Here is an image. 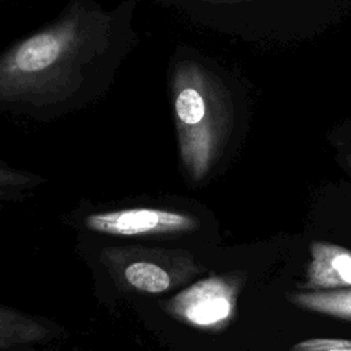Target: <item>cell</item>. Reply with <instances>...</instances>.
<instances>
[{"mask_svg": "<svg viewBox=\"0 0 351 351\" xmlns=\"http://www.w3.org/2000/svg\"><path fill=\"white\" fill-rule=\"evenodd\" d=\"M137 0H66L49 22L0 51V112L51 122L103 99L140 37Z\"/></svg>", "mask_w": 351, "mask_h": 351, "instance_id": "1", "label": "cell"}, {"mask_svg": "<svg viewBox=\"0 0 351 351\" xmlns=\"http://www.w3.org/2000/svg\"><path fill=\"white\" fill-rule=\"evenodd\" d=\"M166 88L178 171L186 185L202 186L219 170L234 137L233 86L211 59L182 44L167 60Z\"/></svg>", "mask_w": 351, "mask_h": 351, "instance_id": "2", "label": "cell"}, {"mask_svg": "<svg viewBox=\"0 0 351 351\" xmlns=\"http://www.w3.org/2000/svg\"><path fill=\"white\" fill-rule=\"evenodd\" d=\"M346 165H347L348 170L351 171V154H348V155L346 156Z\"/></svg>", "mask_w": 351, "mask_h": 351, "instance_id": "12", "label": "cell"}, {"mask_svg": "<svg viewBox=\"0 0 351 351\" xmlns=\"http://www.w3.org/2000/svg\"><path fill=\"white\" fill-rule=\"evenodd\" d=\"M74 223L92 234L114 239L176 240L203 228L199 211L177 196L140 197L122 203H82Z\"/></svg>", "mask_w": 351, "mask_h": 351, "instance_id": "3", "label": "cell"}, {"mask_svg": "<svg viewBox=\"0 0 351 351\" xmlns=\"http://www.w3.org/2000/svg\"><path fill=\"white\" fill-rule=\"evenodd\" d=\"M241 288L240 273L208 276L166 300L163 310L191 326L218 330L234 317Z\"/></svg>", "mask_w": 351, "mask_h": 351, "instance_id": "5", "label": "cell"}, {"mask_svg": "<svg viewBox=\"0 0 351 351\" xmlns=\"http://www.w3.org/2000/svg\"><path fill=\"white\" fill-rule=\"evenodd\" d=\"M302 287L308 291L351 288V250L326 241H313Z\"/></svg>", "mask_w": 351, "mask_h": 351, "instance_id": "6", "label": "cell"}, {"mask_svg": "<svg viewBox=\"0 0 351 351\" xmlns=\"http://www.w3.org/2000/svg\"><path fill=\"white\" fill-rule=\"evenodd\" d=\"M287 299L299 308L351 321V288L293 292Z\"/></svg>", "mask_w": 351, "mask_h": 351, "instance_id": "8", "label": "cell"}, {"mask_svg": "<svg viewBox=\"0 0 351 351\" xmlns=\"http://www.w3.org/2000/svg\"><path fill=\"white\" fill-rule=\"evenodd\" d=\"M291 351H351V340L333 337L306 339L293 344Z\"/></svg>", "mask_w": 351, "mask_h": 351, "instance_id": "11", "label": "cell"}, {"mask_svg": "<svg viewBox=\"0 0 351 351\" xmlns=\"http://www.w3.org/2000/svg\"><path fill=\"white\" fill-rule=\"evenodd\" d=\"M99 258L119 289L143 295L169 292L204 271V266L184 248L107 245Z\"/></svg>", "mask_w": 351, "mask_h": 351, "instance_id": "4", "label": "cell"}, {"mask_svg": "<svg viewBox=\"0 0 351 351\" xmlns=\"http://www.w3.org/2000/svg\"><path fill=\"white\" fill-rule=\"evenodd\" d=\"M47 182L48 180L41 174L11 166L0 159V208L8 203L26 200Z\"/></svg>", "mask_w": 351, "mask_h": 351, "instance_id": "9", "label": "cell"}, {"mask_svg": "<svg viewBox=\"0 0 351 351\" xmlns=\"http://www.w3.org/2000/svg\"><path fill=\"white\" fill-rule=\"evenodd\" d=\"M158 4L182 11L193 21L213 22L221 11L252 0H155Z\"/></svg>", "mask_w": 351, "mask_h": 351, "instance_id": "10", "label": "cell"}, {"mask_svg": "<svg viewBox=\"0 0 351 351\" xmlns=\"http://www.w3.org/2000/svg\"><path fill=\"white\" fill-rule=\"evenodd\" d=\"M56 329L45 319L0 304V351H25L44 344Z\"/></svg>", "mask_w": 351, "mask_h": 351, "instance_id": "7", "label": "cell"}]
</instances>
